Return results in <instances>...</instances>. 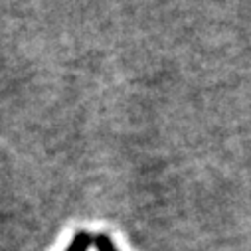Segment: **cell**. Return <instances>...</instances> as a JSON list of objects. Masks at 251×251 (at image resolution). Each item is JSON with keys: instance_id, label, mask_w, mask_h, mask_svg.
Segmentation results:
<instances>
[{"instance_id": "obj_1", "label": "cell", "mask_w": 251, "mask_h": 251, "mask_svg": "<svg viewBox=\"0 0 251 251\" xmlns=\"http://www.w3.org/2000/svg\"><path fill=\"white\" fill-rule=\"evenodd\" d=\"M91 245H93V235L89 231H77L72 243L66 247V251H87Z\"/></svg>"}, {"instance_id": "obj_2", "label": "cell", "mask_w": 251, "mask_h": 251, "mask_svg": "<svg viewBox=\"0 0 251 251\" xmlns=\"http://www.w3.org/2000/svg\"><path fill=\"white\" fill-rule=\"evenodd\" d=\"M93 245L97 251H119L117 245L113 243V239L107 233H97L93 235Z\"/></svg>"}]
</instances>
